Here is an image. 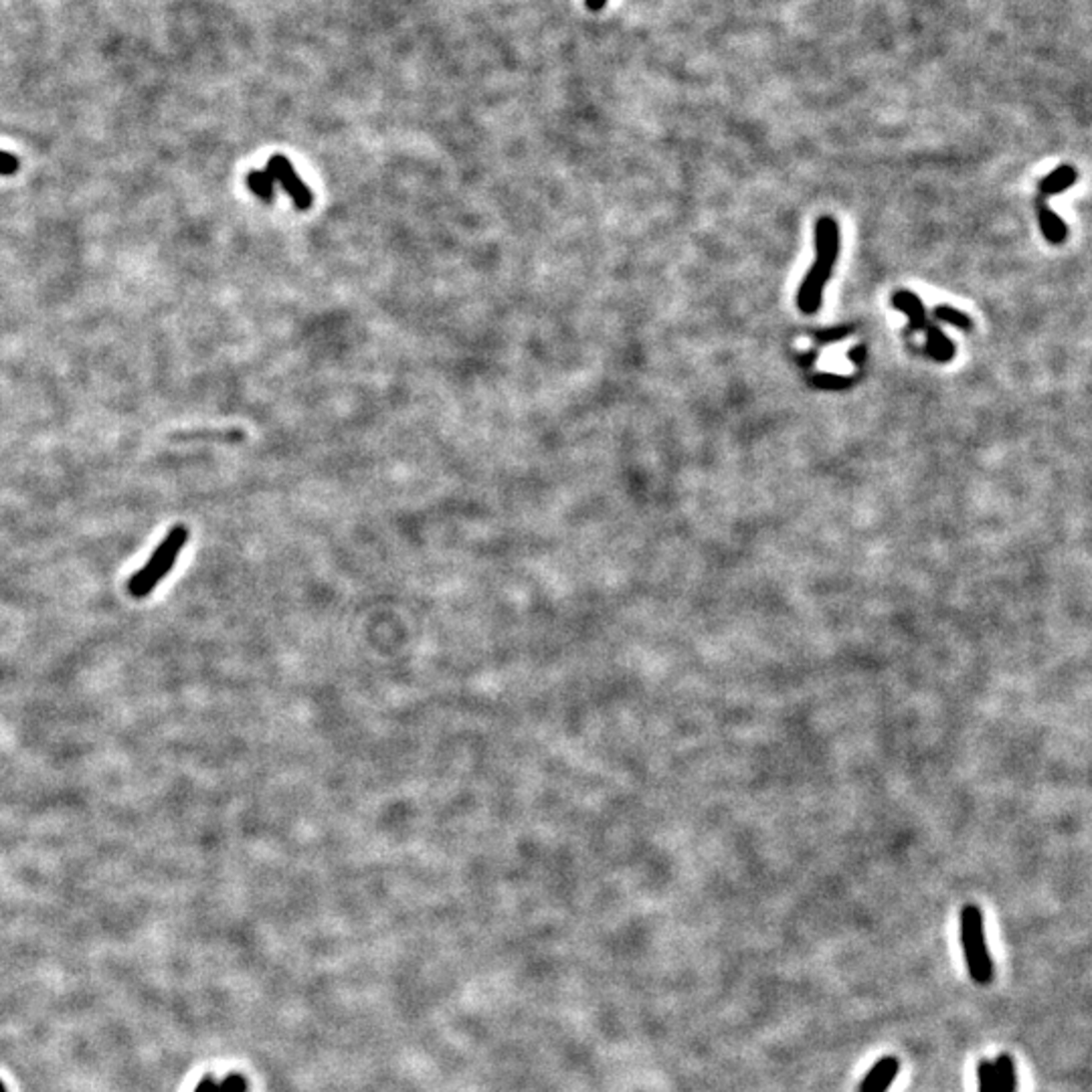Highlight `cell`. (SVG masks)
<instances>
[{
  "mask_svg": "<svg viewBox=\"0 0 1092 1092\" xmlns=\"http://www.w3.org/2000/svg\"><path fill=\"white\" fill-rule=\"evenodd\" d=\"M898 1070H900L898 1058H894V1056L880 1058L872 1066V1070L864 1076V1080L860 1084V1092H886L890 1088V1084L894 1082V1078L898 1076Z\"/></svg>",
  "mask_w": 1092,
  "mask_h": 1092,
  "instance_id": "5",
  "label": "cell"
},
{
  "mask_svg": "<svg viewBox=\"0 0 1092 1092\" xmlns=\"http://www.w3.org/2000/svg\"><path fill=\"white\" fill-rule=\"evenodd\" d=\"M209 438H217V440H241L243 434L241 432H219V434H193V436H185L183 440H209Z\"/></svg>",
  "mask_w": 1092,
  "mask_h": 1092,
  "instance_id": "17",
  "label": "cell"
},
{
  "mask_svg": "<svg viewBox=\"0 0 1092 1092\" xmlns=\"http://www.w3.org/2000/svg\"><path fill=\"white\" fill-rule=\"evenodd\" d=\"M854 383V379H848V377H831V375H819L813 379V387L817 389H825V391H839V389H848L850 385Z\"/></svg>",
  "mask_w": 1092,
  "mask_h": 1092,
  "instance_id": "14",
  "label": "cell"
},
{
  "mask_svg": "<svg viewBox=\"0 0 1092 1092\" xmlns=\"http://www.w3.org/2000/svg\"><path fill=\"white\" fill-rule=\"evenodd\" d=\"M1076 177L1078 175H1076V171L1072 166H1068V164L1058 166L1052 175H1048L1044 181H1040V195L1046 197V199L1052 197V195H1058V193L1070 189L1074 185Z\"/></svg>",
  "mask_w": 1092,
  "mask_h": 1092,
  "instance_id": "8",
  "label": "cell"
},
{
  "mask_svg": "<svg viewBox=\"0 0 1092 1092\" xmlns=\"http://www.w3.org/2000/svg\"><path fill=\"white\" fill-rule=\"evenodd\" d=\"M935 316H937L939 320L949 322V324H953V326H957V328H963V330H971V328H973V322L969 320V316H965L963 312H959V310H955V308H949V306H939V308L935 310Z\"/></svg>",
  "mask_w": 1092,
  "mask_h": 1092,
  "instance_id": "12",
  "label": "cell"
},
{
  "mask_svg": "<svg viewBox=\"0 0 1092 1092\" xmlns=\"http://www.w3.org/2000/svg\"><path fill=\"white\" fill-rule=\"evenodd\" d=\"M848 332H850V328H839V330H837V334H833V330H827V332L819 334V336H817V339H819V341H823V343H829V341L844 339V336H846Z\"/></svg>",
  "mask_w": 1092,
  "mask_h": 1092,
  "instance_id": "19",
  "label": "cell"
},
{
  "mask_svg": "<svg viewBox=\"0 0 1092 1092\" xmlns=\"http://www.w3.org/2000/svg\"><path fill=\"white\" fill-rule=\"evenodd\" d=\"M815 249L817 260L811 268V272L805 276L803 286L797 296L799 310L803 314H815L821 308L823 288L831 278L833 266L839 256V229L835 219L821 217L815 225Z\"/></svg>",
  "mask_w": 1092,
  "mask_h": 1092,
  "instance_id": "1",
  "label": "cell"
},
{
  "mask_svg": "<svg viewBox=\"0 0 1092 1092\" xmlns=\"http://www.w3.org/2000/svg\"><path fill=\"white\" fill-rule=\"evenodd\" d=\"M221 1092H247V1082L241 1074H229L223 1082H219Z\"/></svg>",
  "mask_w": 1092,
  "mask_h": 1092,
  "instance_id": "16",
  "label": "cell"
},
{
  "mask_svg": "<svg viewBox=\"0 0 1092 1092\" xmlns=\"http://www.w3.org/2000/svg\"><path fill=\"white\" fill-rule=\"evenodd\" d=\"M607 3H609V0H584V7L589 9L591 13H599Z\"/></svg>",
  "mask_w": 1092,
  "mask_h": 1092,
  "instance_id": "21",
  "label": "cell"
},
{
  "mask_svg": "<svg viewBox=\"0 0 1092 1092\" xmlns=\"http://www.w3.org/2000/svg\"><path fill=\"white\" fill-rule=\"evenodd\" d=\"M247 187H249L251 193H254L256 197H260L262 201H272L274 199L276 183H274L272 175L268 173V168H264V171H251L247 175Z\"/></svg>",
  "mask_w": 1092,
  "mask_h": 1092,
  "instance_id": "11",
  "label": "cell"
},
{
  "mask_svg": "<svg viewBox=\"0 0 1092 1092\" xmlns=\"http://www.w3.org/2000/svg\"><path fill=\"white\" fill-rule=\"evenodd\" d=\"M977 1082H979V1092H997V1088H995V1066H993V1062H989V1060L979 1062V1066H977Z\"/></svg>",
  "mask_w": 1092,
  "mask_h": 1092,
  "instance_id": "13",
  "label": "cell"
},
{
  "mask_svg": "<svg viewBox=\"0 0 1092 1092\" xmlns=\"http://www.w3.org/2000/svg\"><path fill=\"white\" fill-rule=\"evenodd\" d=\"M19 171V158L11 152L0 150V175H15Z\"/></svg>",
  "mask_w": 1092,
  "mask_h": 1092,
  "instance_id": "15",
  "label": "cell"
},
{
  "mask_svg": "<svg viewBox=\"0 0 1092 1092\" xmlns=\"http://www.w3.org/2000/svg\"><path fill=\"white\" fill-rule=\"evenodd\" d=\"M892 306L902 310L908 320H910V328L912 330H925L929 324H927V314H925V306H922L920 298L914 296L912 292H898L894 294L892 298Z\"/></svg>",
  "mask_w": 1092,
  "mask_h": 1092,
  "instance_id": "7",
  "label": "cell"
},
{
  "mask_svg": "<svg viewBox=\"0 0 1092 1092\" xmlns=\"http://www.w3.org/2000/svg\"><path fill=\"white\" fill-rule=\"evenodd\" d=\"M268 173L272 175L274 183L282 185V189L292 197L294 205L300 209V211H306L312 207V191L308 189V185L300 179V175L296 173L294 164L284 156V154H274L270 160H268Z\"/></svg>",
  "mask_w": 1092,
  "mask_h": 1092,
  "instance_id": "4",
  "label": "cell"
},
{
  "mask_svg": "<svg viewBox=\"0 0 1092 1092\" xmlns=\"http://www.w3.org/2000/svg\"><path fill=\"white\" fill-rule=\"evenodd\" d=\"M925 330H927L925 334H927V351H929V355L939 363H949L955 357L953 343L933 324H929Z\"/></svg>",
  "mask_w": 1092,
  "mask_h": 1092,
  "instance_id": "10",
  "label": "cell"
},
{
  "mask_svg": "<svg viewBox=\"0 0 1092 1092\" xmlns=\"http://www.w3.org/2000/svg\"><path fill=\"white\" fill-rule=\"evenodd\" d=\"M189 541V529L185 525H177L171 533L164 537L160 546L152 552L150 560L132 574L128 580V591L132 597H146L154 586L171 570L183 550V546Z\"/></svg>",
  "mask_w": 1092,
  "mask_h": 1092,
  "instance_id": "3",
  "label": "cell"
},
{
  "mask_svg": "<svg viewBox=\"0 0 1092 1092\" xmlns=\"http://www.w3.org/2000/svg\"><path fill=\"white\" fill-rule=\"evenodd\" d=\"M0 1092H7V1088H5V1084H3V1082H0Z\"/></svg>",
  "mask_w": 1092,
  "mask_h": 1092,
  "instance_id": "22",
  "label": "cell"
},
{
  "mask_svg": "<svg viewBox=\"0 0 1092 1092\" xmlns=\"http://www.w3.org/2000/svg\"><path fill=\"white\" fill-rule=\"evenodd\" d=\"M1046 197L1038 195V217H1040V227H1042V233L1044 237L1050 241V243H1062L1066 239V223L1046 205Z\"/></svg>",
  "mask_w": 1092,
  "mask_h": 1092,
  "instance_id": "6",
  "label": "cell"
},
{
  "mask_svg": "<svg viewBox=\"0 0 1092 1092\" xmlns=\"http://www.w3.org/2000/svg\"><path fill=\"white\" fill-rule=\"evenodd\" d=\"M195 1092H221V1088H219V1082H215V1078L209 1074L199 1082Z\"/></svg>",
  "mask_w": 1092,
  "mask_h": 1092,
  "instance_id": "18",
  "label": "cell"
},
{
  "mask_svg": "<svg viewBox=\"0 0 1092 1092\" xmlns=\"http://www.w3.org/2000/svg\"><path fill=\"white\" fill-rule=\"evenodd\" d=\"M848 359H850L854 365H864V361H866V347H856L854 351L848 353Z\"/></svg>",
  "mask_w": 1092,
  "mask_h": 1092,
  "instance_id": "20",
  "label": "cell"
},
{
  "mask_svg": "<svg viewBox=\"0 0 1092 1092\" xmlns=\"http://www.w3.org/2000/svg\"><path fill=\"white\" fill-rule=\"evenodd\" d=\"M995 1088L997 1092H1016L1018 1090V1072L1012 1056L1001 1054L995 1062Z\"/></svg>",
  "mask_w": 1092,
  "mask_h": 1092,
  "instance_id": "9",
  "label": "cell"
},
{
  "mask_svg": "<svg viewBox=\"0 0 1092 1092\" xmlns=\"http://www.w3.org/2000/svg\"><path fill=\"white\" fill-rule=\"evenodd\" d=\"M959 937L971 979L977 985H987L993 979V963L985 941L983 912L975 904H965L959 912Z\"/></svg>",
  "mask_w": 1092,
  "mask_h": 1092,
  "instance_id": "2",
  "label": "cell"
}]
</instances>
